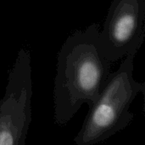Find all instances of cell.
Listing matches in <instances>:
<instances>
[{
    "instance_id": "6da1fadb",
    "label": "cell",
    "mask_w": 145,
    "mask_h": 145,
    "mask_svg": "<svg viewBox=\"0 0 145 145\" xmlns=\"http://www.w3.org/2000/svg\"><path fill=\"white\" fill-rule=\"evenodd\" d=\"M100 26L93 23L76 30L63 43L57 56L54 87V122L65 126L87 103L99 97L111 71V63L99 50Z\"/></svg>"
},
{
    "instance_id": "7a4b0ae2",
    "label": "cell",
    "mask_w": 145,
    "mask_h": 145,
    "mask_svg": "<svg viewBox=\"0 0 145 145\" xmlns=\"http://www.w3.org/2000/svg\"><path fill=\"white\" fill-rule=\"evenodd\" d=\"M138 50L129 52L119 68L110 73L99 97L89 108L81 130L74 138L76 145H94L124 130L133 120L130 107L145 84L133 78V61Z\"/></svg>"
},
{
    "instance_id": "3957f363",
    "label": "cell",
    "mask_w": 145,
    "mask_h": 145,
    "mask_svg": "<svg viewBox=\"0 0 145 145\" xmlns=\"http://www.w3.org/2000/svg\"><path fill=\"white\" fill-rule=\"evenodd\" d=\"M31 57L21 48L0 100V145H25L31 122Z\"/></svg>"
},
{
    "instance_id": "277c9868",
    "label": "cell",
    "mask_w": 145,
    "mask_h": 145,
    "mask_svg": "<svg viewBox=\"0 0 145 145\" xmlns=\"http://www.w3.org/2000/svg\"><path fill=\"white\" fill-rule=\"evenodd\" d=\"M145 0H112L97 44L110 62L140 49L144 41Z\"/></svg>"
}]
</instances>
